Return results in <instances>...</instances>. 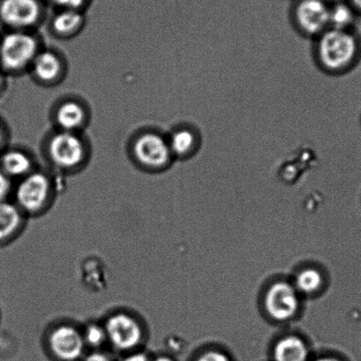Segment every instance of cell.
<instances>
[{
  "mask_svg": "<svg viewBox=\"0 0 361 361\" xmlns=\"http://www.w3.org/2000/svg\"><path fill=\"white\" fill-rule=\"evenodd\" d=\"M43 47L36 31H3L0 33V69L9 77L29 73Z\"/></svg>",
  "mask_w": 361,
  "mask_h": 361,
  "instance_id": "1",
  "label": "cell"
},
{
  "mask_svg": "<svg viewBox=\"0 0 361 361\" xmlns=\"http://www.w3.org/2000/svg\"><path fill=\"white\" fill-rule=\"evenodd\" d=\"M44 152L51 166L66 173L82 169L90 157V145L82 133L56 129L45 140Z\"/></svg>",
  "mask_w": 361,
  "mask_h": 361,
  "instance_id": "2",
  "label": "cell"
},
{
  "mask_svg": "<svg viewBox=\"0 0 361 361\" xmlns=\"http://www.w3.org/2000/svg\"><path fill=\"white\" fill-rule=\"evenodd\" d=\"M357 42L348 30L329 27L317 37L315 56L326 72L345 70L355 58Z\"/></svg>",
  "mask_w": 361,
  "mask_h": 361,
  "instance_id": "3",
  "label": "cell"
},
{
  "mask_svg": "<svg viewBox=\"0 0 361 361\" xmlns=\"http://www.w3.org/2000/svg\"><path fill=\"white\" fill-rule=\"evenodd\" d=\"M129 154L134 163L149 171L166 169L174 160L166 135L156 130L136 134L129 146Z\"/></svg>",
  "mask_w": 361,
  "mask_h": 361,
  "instance_id": "4",
  "label": "cell"
},
{
  "mask_svg": "<svg viewBox=\"0 0 361 361\" xmlns=\"http://www.w3.org/2000/svg\"><path fill=\"white\" fill-rule=\"evenodd\" d=\"M44 0H0L3 31H36L48 18Z\"/></svg>",
  "mask_w": 361,
  "mask_h": 361,
  "instance_id": "5",
  "label": "cell"
},
{
  "mask_svg": "<svg viewBox=\"0 0 361 361\" xmlns=\"http://www.w3.org/2000/svg\"><path fill=\"white\" fill-rule=\"evenodd\" d=\"M329 8L328 0H295L290 15L301 34L317 38L329 27Z\"/></svg>",
  "mask_w": 361,
  "mask_h": 361,
  "instance_id": "6",
  "label": "cell"
},
{
  "mask_svg": "<svg viewBox=\"0 0 361 361\" xmlns=\"http://www.w3.org/2000/svg\"><path fill=\"white\" fill-rule=\"evenodd\" d=\"M52 185L50 175L37 169L20 178L13 190L19 208L27 212L40 210L50 198Z\"/></svg>",
  "mask_w": 361,
  "mask_h": 361,
  "instance_id": "7",
  "label": "cell"
},
{
  "mask_svg": "<svg viewBox=\"0 0 361 361\" xmlns=\"http://www.w3.org/2000/svg\"><path fill=\"white\" fill-rule=\"evenodd\" d=\"M66 72L68 65L64 56L54 49L43 47L35 58L27 73L37 84L52 87L65 79Z\"/></svg>",
  "mask_w": 361,
  "mask_h": 361,
  "instance_id": "8",
  "label": "cell"
},
{
  "mask_svg": "<svg viewBox=\"0 0 361 361\" xmlns=\"http://www.w3.org/2000/svg\"><path fill=\"white\" fill-rule=\"evenodd\" d=\"M264 302L269 317L278 321L288 320L299 310V293L290 283L278 282L268 290Z\"/></svg>",
  "mask_w": 361,
  "mask_h": 361,
  "instance_id": "9",
  "label": "cell"
},
{
  "mask_svg": "<svg viewBox=\"0 0 361 361\" xmlns=\"http://www.w3.org/2000/svg\"><path fill=\"white\" fill-rule=\"evenodd\" d=\"M104 329L109 341L119 350H133L142 341L141 326L130 315H112L108 319Z\"/></svg>",
  "mask_w": 361,
  "mask_h": 361,
  "instance_id": "10",
  "label": "cell"
},
{
  "mask_svg": "<svg viewBox=\"0 0 361 361\" xmlns=\"http://www.w3.org/2000/svg\"><path fill=\"white\" fill-rule=\"evenodd\" d=\"M90 118L89 109L77 98H65L59 102L52 111L56 130L82 133L89 124Z\"/></svg>",
  "mask_w": 361,
  "mask_h": 361,
  "instance_id": "11",
  "label": "cell"
},
{
  "mask_svg": "<svg viewBox=\"0 0 361 361\" xmlns=\"http://www.w3.org/2000/svg\"><path fill=\"white\" fill-rule=\"evenodd\" d=\"M82 334L71 326H59L51 332L49 346L59 361H77L82 359L85 348Z\"/></svg>",
  "mask_w": 361,
  "mask_h": 361,
  "instance_id": "12",
  "label": "cell"
},
{
  "mask_svg": "<svg viewBox=\"0 0 361 361\" xmlns=\"http://www.w3.org/2000/svg\"><path fill=\"white\" fill-rule=\"evenodd\" d=\"M49 30L59 39H71L78 36L86 26V13L78 10H54L48 16Z\"/></svg>",
  "mask_w": 361,
  "mask_h": 361,
  "instance_id": "13",
  "label": "cell"
},
{
  "mask_svg": "<svg viewBox=\"0 0 361 361\" xmlns=\"http://www.w3.org/2000/svg\"><path fill=\"white\" fill-rule=\"evenodd\" d=\"M0 170L12 180H20L36 169V162L27 149L8 146L0 153Z\"/></svg>",
  "mask_w": 361,
  "mask_h": 361,
  "instance_id": "14",
  "label": "cell"
},
{
  "mask_svg": "<svg viewBox=\"0 0 361 361\" xmlns=\"http://www.w3.org/2000/svg\"><path fill=\"white\" fill-rule=\"evenodd\" d=\"M166 137L174 159H187L197 152L199 134L192 127L180 126L175 128Z\"/></svg>",
  "mask_w": 361,
  "mask_h": 361,
  "instance_id": "15",
  "label": "cell"
},
{
  "mask_svg": "<svg viewBox=\"0 0 361 361\" xmlns=\"http://www.w3.org/2000/svg\"><path fill=\"white\" fill-rule=\"evenodd\" d=\"M307 345L298 336H286L279 340L275 347V361H307Z\"/></svg>",
  "mask_w": 361,
  "mask_h": 361,
  "instance_id": "16",
  "label": "cell"
},
{
  "mask_svg": "<svg viewBox=\"0 0 361 361\" xmlns=\"http://www.w3.org/2000/svg\"><path fill=\"white\" fill-rule=\"evenodd\" d=\"M22 223L18 206L8 201L0 202V241L5 240L16 233Z\"/></svg>",
  "mask_w": 361,
  "mask_h": 361,
  "instance_id": "17",
  "label": "cell"
},
{
  "mask_svg": "<svg viewBox=\"0 0 361 361\" xmlns=\"http://www.w3.org/2000/svg\"><path fill=\"white\" fill-rule=\"evenodd\" d=\"M354 20L352 6L345 2L331 3L329 8V27L347 30Z\"/></svg>",
  "mask_w": 361,
  "mask_h": 361,
  "instance_id": "18",
  "label": "cell"
},
{
  "mask_svg": "<svg viewBox=\"0 0 361 361\" xmlns=\"http://www.w3.org/2000/svg\"><path fill=\"white\" fill-rule=\"evenodd\" d=\"M322 285V276L314 269H307L300 271L296 276L295 287L298 293L311 294L317 292Z\"/></svg>",
  "mask_w": 361,
  "mask_h": 361,
  "instance_id": "19",
  "label": "cell"
},
{
  "mask_svg": "<svg viewBox=\"0 0 361 361\" xmlns=\"http://www.w3.org/2000/svg\"><path fill=\"white\" fill-rule=\"evenodd\" d=\"M49 8L54 10L70 9L87 12L94 0H44Z\"/></svg>",
  "mask_w": 361,
  "mask_h": 361,
  "instance_id": "20",
  "label": "cell"
},
{
  "mask_svg": "<svg viewBox=\"0 0 361 361\" xmlns=\"http://www.w3.org/2000/svg\"><path fill=\"white\" fill-rule=\"evenodd\" d=\"M82 336L86 345L92 347L101 346L107 340L104 328L96 324L90 325Z\"/></svg>",
  "mask_w": 361,
  "mask_h": 361,
  "instance_id": "21",
  "label": "cell"
},
{
  "mask_svg": "<svg viewBox=\"0 0 361 361\" xmlns=\"http://www.w3.org/2000/svg\"><path fill=\"white\" fill-rule=\"evenodd\" d=\"M13 190V180L4 171L0 170V202H6Z\"/></svg>",
  "mask_w": 361,
  "mask_h": 361,
  "instance_id": "22",
  "label": "cell"
},
{
  "mask_svg": "<svg viewBox=\"0 0 361 361\" xmlns=\"http://www.w3.org/2000/svg\"><path fill=\"white\" fill-rule=\"evenodd\" d=\"M10 131L4 119L0 118V153L9 146Z\"/></svg>",
  "mask_w": 361,
  "mask_h": 361,
  "instance_id": "23",
  "label": "cell"
},
{
  "mask_svg": "<svg viewBox=\"0 0 361 361\" xmlns=\"http://www.w3.org/2000/svg\"><path fill=\"white\" fill-rule=\"evenodd\" d=\"M197 361H230L224 353L219 352H208L199 357Z\"/></svg>",
  "mask_w": 361,
  "mask_h": 361,
  "instance_id": "24",
  "label": "cell"
},
{
  "mask_svg": "<svg viewBox=\"0 0 361 361\" xmlns=\"http://www.w3.org/2000/svg\"><path fill=\"white\" fill-rule=\"evenodd\" d=\"M82 361H111V360L107 354L101 352H94L87 354Z\"/></svg>",
  "mask_w": 361,
  "mask_h": 361,
  "instance_id": "25",
  "label": "cell"
},
{
  "mask_svg": "<svg viewBox=\"0 0 361 361\" xmlns=\"http://www.w3.org/2000/svg\"><path fill=\"white\" fill-rule=\"evenodd\" d=\"M121 361H150V360L145 353H135L126 356Z\"/></svg>",
  "mask_w": 361,
  "mask_h": 361,
  "instance_id": "26",
  "label": "cell"
},
{
  "mask_svg": "<svg viewBox=\"0 0 361 361\" xmlns=\"http://www.w3.org/2000/svg\"><path fill=\"white\" fill-rule=\"evenodd\" d=\"M8 78L9 76L6 75L2 69H0V97H1L2 94L6 92V89H8Z\"/></svg>",
  "mask_w": 361,
  "mask_h": 361,
  "instance_id": "27",
  "label": "cell"
},
{
  "mask_svg": "<svg viewBox=\"0 0 361 361\" xmlns=\"http://www.w3.org/2000/svg\"><path fill=\"white\" fill-rule=\"evenodd\" d=\"M354 8L361 10V0H350Z\"/></svg>",
  "mask_w": 361,
  "mask_h": 361,
  "instance_id": "28",
  "label": "cell"
},
{
  "mask_svg": "<svg viewBox=\"0 0 361 361\" xmlns=\"http://www.w3.org/2000/svg\"><path fill=\"white\" fill-rule=\"evenodd\" d=\"M150 361H173V360H171V357H169L160 356V357H156L155 360H150Z\"/></svg>",
  "mask_w": 361,
  "mask_h": 361,
  "instance_id": "29",
  "label": "cell"
},
{
  "mask_svg": "<svg viewBox=\"0 0 361 361\" xmlns=\"http://www.w3.org/2000/svg\"><path fill=\"white\" fill-rule=\"evenodd\" d=\"M317 361H339V360L333 359V357H322V359L317 360Z\"/></svg>",
  "mask_w": 361,
  "mask_h": 361,
  "instance_id": "30",
  "label": "cell"
}]
</instances>
